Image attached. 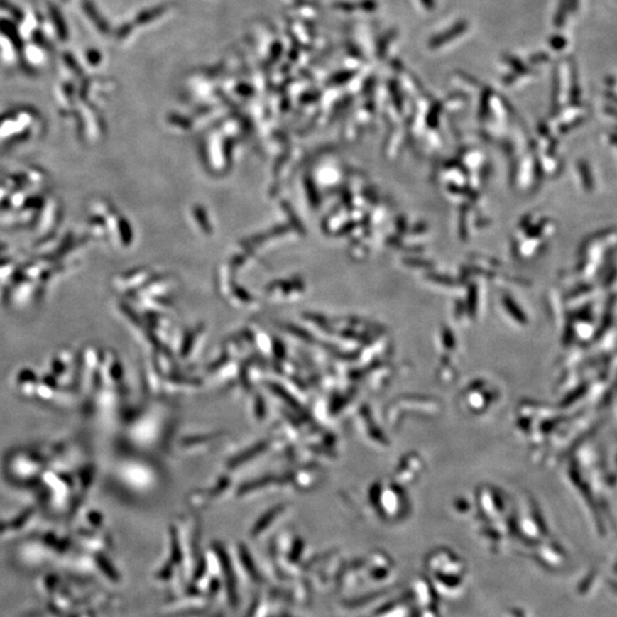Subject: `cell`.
<instances>
[{
  "label": "cell",
  "mask_w": 617,
  "mask_h": 617,
  "mask_svg": "<svg viewBox=\"0 0 617 617\" xmlns=\"http://www.w3.org/2000/svg\"><path fill=\"white\" fill-rule=\"evenodd\" d=\"M52 16H53L54 22L59 26V35L62 40L67 39V30H65V24L62 21L61 15L58 12V9H52Z\"/></svg>",
  "instance_id": "obj_1"
}]
</instances>
